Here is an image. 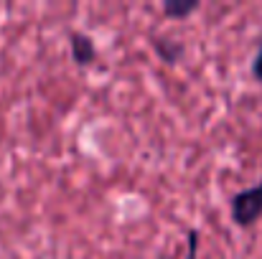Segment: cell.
Wrapping results in <instances>:
<instances>
[{"mask_svg":"<svg viewBox=\"0 0 262 259\" xmlns=\"http://www.w3.org/2000/svg\"><path fill=\"white\" fill-rule=\"evenodd\" d=\"M153 49L158 51V56L166 61V64H176L183 54V46L176 41V38H168V36H158L153 38Z\"/></svg>","mask_w":262,"mask_h":259,"instance_id":"cell-3","label":"cell"},{"mask_svg":"<svg viewBox=\"0 0 262 259\" xmlns=\"http://www.w3.org/2000/svg\"><path fill=\"white\" fill-rule=\"evenodd\" d=\"M229 214L232 221L239 229H252L262 219V180L255 183L252 188H242L232 196L229 203Z\"/></svg>","mask_w":262,"mask_h":259,"instance_id":"cell-1","label":"cell"},{"mask_svg":"<svg viewBox=\"0 0 262 259\" xmlns=\"http://www.w3.org/2000/svg\"><path fill=\"white\" fill-rule=\"evenodd\" d=\"M252 77H255V82L262 86V41H260V46H257L255 59H252Z\"/></svg>","mask_w":262,"mask_h":259,"instance_id":"cell-5","label":"cell"},{"mask_svg":"<svg viewBox=\"0 0 262 259\" xmlns=\"http://www.w3.org/2000/svg\"><path fill=\"white\" fill-rule=\"evenodd\" d=\"M69 51H72V61L77 66H92L97 59V46L87 33H72L69 36Z\"/></svg>","mask_w":262,"mask_h":259,"instance_id":"cell-2","label":"cell"},{"mask_svg":"<svg viewBox=\"0 0 262 259\" xmlns=\"http://www.w3.org/2000/svg\"><path fill=\"white\" fill-rule=\"evenodd\" d=\"M196 10H199V0H168V3H163V13L168 18H178V20L188 18Z\"/></svg>","mask_w":262,"mask_h":259,"instance_id":"cell-4","label":"cell"}]
</instances>
